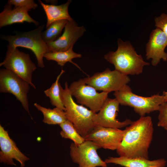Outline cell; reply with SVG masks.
Listing matches in <instances>:
<instances>
[{
	"instance_id": "obj_1",
	"label": "cell",
	"mask_w": 167,
	"mask_h": 167,
	"mask_svg": "<svg viewBox=\"0 0 167 167\" xmlns=\"http://www.w3.org/2000/svg\"><path fill=\"white\" fill-rule=\"evenodd\" d=\"M124 130L122 142L116 150L119 156L149 159L148 149L154 131L152 118L140 117Z\"/></svg>"
},
{
	"instance_id": "obj_2",
	"label": "cell",
	"mask_w": 167,
	"mask_h": 167,
	"mask_svg": "<svg viewBox=\"0 0 167 167\" xmlns=\"http://www.w3.org/2000/svg\"><path fill=\"white\" fill-rule=\"evenodd\" d=\"M117 43L116 50L104 55V58L114 65L115 70L127 75H138L142 73L144 66L150 65L141 55L137 54L129 41H124L119 38Z\"/></svg>"
},
{
	"instance_id": "obj_3",
	"label": "cell",
	"mask_w": 167,
	"mask_h": 167,
	"mask_svg": "<svg viewBox=\"0 0 167 167\" xmlns=\"http://www.w3.org/2000/svg\"><path fill=\"white\" fill-rule=\"evenodd\" d=\"M60 89L67 119L73 123L79 133L84 138L95 126L93 118L96 113L74 101L67 82L65 83L64 89L60 84Z\"/></svg>"
},
{
	"instance_id": "obj_4",
	"label": "cell",
	"mask_w": 167,
	"mask_h": 167,
	"mask_svg": "<svg viewBox=\"0 0 167 167\" xmlns=\"http://www.w3.org/2000/svg\"><path fill=\"white\" fill-rule=\"evenodd\" d=\"M44 27V25H42L29 32L16 31L14 35H2L1 38L8 42L7 47L15 49L21 47L30 49L36 57L38 66L43 68L45 67L43 61L44 55L51 51L42 37V31Z\"/></svg>"
},
{
	"instance_id": "obj_5",
	"label": "cell",
	"mask_w": 167,
	"mask_h": 167,
	"mask_svg": "<svg viewBox=\"0 0 167 167\" xmlns=\"http://www.w3.org/2000/svg\"><path fill=\"white\" fill-rule=\"evenodd\" d=\"M114 95L120 105L133 108L140 117L158 111L160 105L165 103L163 95L157 94L149 97L140 96L133 93L128 85L123 89L114 92Z\"/></svg>"
},
{
	"instance_id": "obj_6",
	"label": "cell",
	"mask_w": 167,
	"mask_h": 167,
	"mask_svg": "<svg viewBox=\"0 0 167 167\" xmlns=\"http://www.w3.org/2000/svg\"><path fill=\"white\" fill-rule=\"evenodd\" d=\"M2 66L15 73L36 89L32 82V76L36 67L31 60L29 54L21 51L17 48L7 47L5 58L0 63V66Z\"/></svg>"
},
{
	"instance_id": "obj_7",
	"label": "cell",
	"mask_w": 167,
	"mask_h": 167,
	"mask_svg": "<svg viewBox=\"0 0 167 167\" xmlns=\"http://www.w3.org/2000/svg\"><path fill=\"white\" fill-rule=\"evenodd\" d=\"M86 83L96 90L109 93L124 88L130 81L128 75L114 70L106 68L104 71L95 73L92 75L84 78Z\"/></svg>"
},
{
	"instance_id": "obj_8",
	"label": "cell",
	"mask_w": 167,
	"mask_h": 167,
	"mask_svg": "<svg viewBox=\"0 0 167 167\" xmlns=\"http://www.w3.org/2000/svg\"><path fill=\"white\" fill-rule=\"evenodd\" d=\"M69 89L78 103L86 106L95 113L100 110L109 94L104 92H97L94 88L86 84L84 78L73 82Z\"/></svg>"
},
{
	"instance_id": "obj_9",
	"label": "cell",
	"mask_w": 167,
	"mask_h": 167,
	"mask_svg": "<svg viewBox=\"0 0 167 167\" xmlns=\"http://www.w3.org/2000/svg\"><path fill=\"white\" fill-rule=\"evenodd\" d=\"M30 85L12 71L6 69L0 70V92L13 94L29 114L27 94Z\"/></svg>"
},
{
	"instance_id": "obj_10",
	"label": "cell",
	"mask_w": 167,
	"mask_h": 167,
	"mask_svg": "<svg viewBox=\"0 0 167 167\" xmlns=\"http://www.w3.org/2000/svg\"><path fill=\"white\" fill-rule=\"evenodd\" d=\"M100 147L93 142L85 140L78 145L72 143L70 146V153L72 161L79 167H106L107 165L98 154Z\"/></svg>"
},
{
	"instance_id": "obj_11",
	"label": "cell",
	"mask_w": 167,
	"mask_h": 167,
	"mask_svg": "<svg viewBox=\"0 0 167 167\" xmlns=\"http://www.w3.org/2000/svg\"><path fill=\"white\" fill-rule=\"evenodd\" d=\"M119 105L115 98L107 97L98 113H96L93 116L94 125L119 129L130 125L132 122L130 119H126L121 122L117 119Z\"/></svg>"
},
{
	"instance_id": "obj_12",
	"label": "cell",
	"mask_w": 167,
	"mask_h": 167,
	"mask_svg": "<svg viewBox=\"0 0 167 167\" xmlns=\"http://www.w3.org/2000/svg\"><path fill=\"white\" fill-rule=\"evenodd\" d=\"M125 130L95 125L84 137L85 140L92 141L100 148L117 150L122 140Z\"/></svg>"
},
{
	"instance_id": "obj_13",
	"label": "cell",
	"mask_w": 167,
	"mask_h": 167,
	"mask_svg": "<svg viewBox=\"0 0 167 167\" xmlns=\"http://www.w3.org/2000/svg\"><path fill=\"white\" fill-rule=\"evenodd\" d=\"M0 162L16 166L13 159L19 162L20 167H24L25 161L29 158L22 153L14 141L10 137L8 131L0 125Z\"/></svg>"
},
{
	"instance_id": "obj_14",
	"label": "cell",
	"mask_w": 167,
	"mask_h": 167,
	"mask_svg": "<svg viewBox=\"0 0 167 167\" xmlns=\"http://www.w3.org/2000/svg\"><path fill=\"white\" fill-rule=\"evenodd\" d=\"M64 28L63 33L57 39L47 43L51 51H64L73 48L86 31L84 26H78L73 19L68 21Z\"/></svg>"
},
{
	"instance_id": "obj_15",
	"label": "cell",
	"mask_w": 167,
	"mask_h": 167,
	"mask_svg": "<svg viewBox=\"0 0 167 167\" xmlns=\"http://www.w3.org/2000/svg\"><path fill=\"white\" fill-rule=\"evenodd\" d=\"M167 46V36L161 30L156 28L150 33L146 46L145 56L147 60L152 59L153 66H157L161 60L167 61V53L165 51Z\"/></svg>"
},
{
	"instance_id": "obj_16",
	"label": "cell",
	"mask_w": 167,
	"mask_h": 167,
	"mask_svg": "<svg viewBox=\"0 0 167 167\" xmlns=\"http://www.w3.org/2000/svg\"><path fill=\"white\" fill-rule=\"evenodd\" d=\"M6 4L0 14V27L16 23L23 24L24 22L33 23L36 25L39 23L33 19L28 12L32 9L27 7H15Z\"/></svg>"
},
{
	"instance_id": "obj_17",
	"label": "cell",
	"mask_w": 167,
	"mask_h": 167,
	"mask_svg": "<svg viewBox=\"0 0 167 167\" xmlns=\"http://www.w3.org/2000/svg\"><path fill=\"white\" fill-rule=\"evenodd\" d=\"M107 163H113L125 167H165L166 161L164 158L154 160L140 158H130L123 157H110L105 159Z\"/></svg>"
},
{
	"instance_id": "obj_18",
	"label": "cell",
	"mask_w": 167,
	"mask_h": 167,
	"mask_svg": "<svg viewBox=\"0 0 167 167\" xmlns=\"http://www.w3.org/2000/svg\"><path fill=\"white\" fill-rule=\"evenodd\" d=\"M71 0H68L64 3L59 5L48 4L43 3L41 1L38 2L45 12L47 18L46 28L56 21L62 19L71 21L73 19L70 15L68 8Z\"/></svg>"
},
{
	"instance_id": "obj_19",
	"label": "cell",
	"mask_w": 167,
	"mask_h": 167,
	"mask_svg": "<svg viewBox=\"0 0 167 167\" xmlns=\"http://www.w3.org/2000/svg\"><path fill=\"white\" fill-rule=\"evenodd\" d=\"M43 115V121L48 124L59 125L67 119L65 111L57 107L51 109L43 107L36 103L34 104Z\"/></svg>"
},
{
	"instance_id": "obj_20",
	"label": "cell",
	"mask_w": 167,
	"mask_h": 167,
	"mask_svg": "<svg viewBox=\"0 0 167 167\" xmlns=\"http://www.w3.org/2000/svg\"><path fill=\"white\" fill-rule=\"evenodd\" d=\"M81 54L74 52L71 48L68 50L64 51H50L46 53L44 57L48 60H53L56 62L58 65L63 66L67 62H69L74 65L80 70L81 69L76 64L72 61L75 58H80Z\"/></svg>"
},
{
	"instance_id": "obj_21",
	"label": "cell",
	"mask_w": 167,
	"mask_h": 167,
	"mask_svg": "<svg viewBox=\"0 0 167 167\" xmlns=\"http://www.w3.org/2000/svg\"><path fill=\"white\" fill-rule=\"evenodd\" d=\"M65 71L62 70L57 76L56 79L51 87L45 90L44 92L45 95L49 97L51 105L56 107L64 111L66 109L61 99L60 94V85L59 79L62 74Z\"/></svg>"
},
{
	"instance_id": "obj_22",
	"label": "cell",
	"mask_w": 167,
	"mask_h": 167,
	"mask_svg": "<svg viewBox=\"0 0 167 167\" xmlns=\"http://www.w3.org/2000/svg\"><path fill=\"white\" fill-rule=\"evenodd\" d=\"M68 21L66 19L60 20L51 24L42 33V37L43 41L47 44L57 39L60 36Z\"/></svg>"
},
{
	"instance_id": "obj_23",
	"label": "cell",
	"mask_w": 167,
	"mask_h": 167,
	"mask_svg": "<svg viewBox=\"0 0 167 167\" xmlns=\"http://www.w3.org/2000/svg\"><path fill=\"white\" fill-rule=\"evenodd\" d=\"M59 125L62 129L60 134L62 137L72 140L76 145L80 144L85 141L84 138L79 133L73 123L68 120Z\"/></svg>"
},
{
	"instance_id": "obj_24",
	"label": "cell",
	"mask_w": 167,
	"mask_h": 167,
	"mask_svg": "<svg viewBox=\"0 0 167 167\" xmlns=\"http://www.w3.org/2000/svg\"><path fill=\"white\" fill-rule=\"evenodd\" d=\"M158 111L157 126L167 130V102L161 105Z\"/></svg>"
},
{
	"instance_id": "obj_25",
	"label": "cell",
	"mask_w": 167,
	"mask_h": 167,
	"mask_svg": "<svg viewBox=\"0 0 167 167\" xmlns=\"http://www.w3.org/2000/svg\"><path fill=\"white\" fill-rule=\"evenodd\" d=\"M7 4L14 5L15 7H27L35 9L38 5L33 0H9Z\"/></svg>"
},
{
	"instance_id": "obj_26",
	"label": "cell",
	"mask_w": 167,
	"mask_h": 167,
	"mask_svg": "<svg viewBox=\"0 0 167 167\" xmlns=\"http://www.w3.org/2000/svg\"><path fill=\"white\" fill-rule=\"evenodd\" d=\"M155 26L161 30L167 37V14L163 13L155 18Z\"/></svg>"
},
{
	"instance_id": "obj_27",
	"label": "cell",
	"mask_w": 167,
	"mask_h": 167,
	"mask_svg": "<svg viewBox=\"0 0 167 167\" xmlns=\"http://www.w3.org/2000/svg\"><path fill=\"white\" fill-rule=\"evenodd\" d=\"M162 95L164 96L165 102H167V92L164 91Z\"/></svg>"
}]
</instances>
